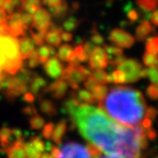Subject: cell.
Here are the masks:
<instances>
[{
    "instance_id": "1",
    "label": "cell",
    "mask_w": 158,
    "mask_h": 158,
    "mask_svg": "<svg viewBox=\"0 0 158 158\" xmlns=\"http://www.w3.org/2000/svg\"><path fill=\"white\" fill-rule=\"evenodd\" d=\"M68 114L80 135L106 156L118 158H142L147 148V132L130 127L109 117L101 108L79 104Z\"/></svg>"
},
{
    "instance_id": "2",
    "label": "cell",
    "mask_w": 158,
    "mask_h": 158,
    "mask_svg": "<svg viewBox=\"0 0 158 158\" xmlns=\"http://www.w3.org/2000/svg\"><path fill=\"white\" fill-rule=\"evenodd\" d=\"M98 106L116 122L130 127H142L148 139L156 138L148 106L140 90L127 86L113 87L98 102Z\"/></svg>"
},
{
    "instance_id": "3",
    "label": "cell",
    "mask_w": 158,
    "mask_h": 158,
    "mask_svg": "<svg viewBox=\"0 0 158 158\" xmlns=\"http://www.w3.org/2000/svg\"><path fill=\"white\" fill-rule=\"evenodd\" d=\"M90 74L91 69L90 68H86L82 65L76 67L68 65L63 69L61 78L65 80L70 88L77 90L79 89L80 85L85 82V79L90 77Z\"/></svg>"
},
{
    "instance_id": "4",
    "label": "cell",
    "mask_w": 158,
    "mask_h": 158,
    "mask_svg": "<svg viewBox=\"0 0 158 158\" xmlns=\"http://www.w3.org/2000/svg\"><path fill=\"white\" fill-rule=\"evenodd\" d=\"M57 158H91V156L87 147L76 141H69L60 148V156Z\"/></svg>"
},
{
    "instance_id": "5",
    "label": "cell",
    "mask_w": 158,
    "mask_h": 158,
    "mask_svg": "<svg viewBox=\"0 0 158 158\" xmlns=\"http://www.w3.org/2000/svg\"><path fill=\"white\" fill-rule=\"evenodd\" d=\"M117 69L125 74L127 83H136L141 78V69L142 66L135 59H127L118 64Z\"/></svg>"
},
{
    "instance_id": "6",
    "label": "cell",
    "mask_w": 158,
    "mask_h": 158,
    "mask_svg": "<svg viewBox=\"0 0 158 158\" xmlns=\"http://www.w3.org/2000/svg\"><path fill=\"white\" fill-rule=\"evenodd\" d=\"M108 40L113 44L121 48H130L135 42V39L132 34L121 28L113 29L109 34Z\"/></svg>"
},
{
    "instance_id": "7",
    "label": "cell",
    "mask_w": 158,
    "mask_h": 158,
    "mask_svg": "<svg viewBox=\"0 0 158 158\" xmlns=\"http://www.w3.org/2000/svg\"><path fill=\"white\" fill-rule=\"evenodd\" d=\"M89 68L93 70L105 69L108 66V56L104 48L99 46L95 47L89 56L88 61Z\"/></svg>"
},
{
    "instance_id": "8",
    "label": "cell",
    "mask_w": 158,
    "mask_h": 158,
    "mask_svg": "<svg viewBox=\"0 0 158 158\" xmlns=\"http://www.w3.org/2000/svg\"><path fill=\"white\" fill-rule=\"evenodd\" d=\"M51 14L45 8L40 7L38 11L33 14V25L39 33L45 34L51 26Z\"/></svg>"
},
{
    "instance_id": "9",
    "label": "cell",
    "mask_w": 158,
    "mask_h": 158,
    "mask_svg": "<svg viewBox=\"0 0 158 158\" xmlns=\"http://www.w3.org/2000/svg\"><path fill=\"white\" fill-rule=\"evenodd\" d=\"M6 24L9 27V35L12 37L24 36L26 30L23 28L21 24V12L15 11L8 14L6 17Z\"/></svg>"
},
{
    "instance_id": "10",
    "label": "cell",
    "mask_w": 158,
    "mask_h": 158,
    "mask_svg": "<svg viewBox=\"0 0 158 158\" xmlns=\"http://www.w3.org/2000/svg\"><path fill=\"white\" fill-rule=\"evenodd\" d=\"M64 66L56 56L50 57L44 63V70L46 74L53 79H59L62 77Z\"/></svg>"
},
{
    "instance_id": "11",
    "label": "cell",
    "mask_w": 158,
    "mask_h": 158,
    "mask_svg": "<svg viewBox=\"0 0 158 158\" xmlns=\"http://www.w3.org/2000/svg\"><path fill=\"white\" fill-rule=\"evenodd\" d=\"M69 85L65 80L62 78L56 79L52 82L48 87H46L44 92H49L52 97L56 99H62L66 96L68 92Z\"/></svg>"
},
{
    "instance_id": "12",
    "label": "cell",
    "mask_w": 158,
    "mask_h": 158,
    "mask_svg": "<svg viewBox=\"0 0 158 158\" xmlns=\"http://www.w3.org/2000/svg\"><path fill=\"white\" fill-rule=\"evenodd\" d=\"M62 27H59L55 26L54 23H51V26L49 29L44 34V40L52 47H59L61 45L62 39L60 35V31Z\"/></svg>"
},
{
    "instance_id": "13",
    "label": "cell",
    "mask_w": 158,
    "mask_h": 158,
    "mask_svg": "<svg viewBox=\"0 0 158 158\" xmlns=\"http://www.w3.org/2000/svg\"><path fill=\"white\" fill-rule=\"evenodd\" d=\"M18 42H19V56H20L23 61L27 60L28 56L30 55V53L35 49V45L34 44L31 38H29L27 36L20 37V39L18 40Z\"/></svg>"
},
{
    "instance_id": "14",
    "label": "cell",
    "mask_w": 158,
    "mask_h": 158,
    "mask_svg": "<svg viewBox=\"0 0 158 158\" xmlns=\"http://www.w3.org/2000/svg\"><path fill=\"white\" fill-rule=\"evenodd\" d=\"M24 143L25 142L23 139L14 141L6 150L8 158H27L24 147H23Z\"/></svg>"
},
{
    "instance_id": "15",
    "label": "cell",
    "mask_w": 158,
    "mask_h": 158,
    "mask_svg": "<svg viewBox=\"0 0 158 158\" xmlns=\"http://www.w3.org/2000/svg\"><path fill=\"white\" fill-rule=\"evenodd\" d=\"M153 32V27L148 20H142L136 27L135 33V39L137 41H144L148 35Z\"/></svg>"
},
{
    "instance_id": "16",
    "label": "cell",
    "mask_w": 158,
    "mask_h": 158,
    "mask_svg": "<svg viewBox=\"0 0 158 158\" xmlns=\"http://www.w3.org/2000/svg\"><path fill=\"white\" fill-rule=\"evenodd\" d=\"M67 129H68V121L65 119L60 120L59 122H57L56 125H55L51 139L56 144H58V145L62 144V138Z\"/></svg>"
},
{
    "instance_id": "17",
    "label": "cell",
    "mask_w": 158,
    "mask_h": 158,
    "mask_svg": "<svg viewBox=\"0 0 158 158\" xmlns=\"http://www.w3.org/2000/svg\"><path fill=\"white\" fill-rule=\"evenodd\" d=\"M71 96L78 102L79 104H85V105H93L96 103L95 98L92 93L86 89H78L71 92Z\"/></svg>"
},
{
    "instance_id": "18",
    "label": "cell",
    "mask_w": 158,
    "mask_h": 158,
    "mask_svg": "<svg viewBox=\"0 0 158 158\" xmlns=\"http://www.w3.org/2000/svg\"><path fill=\"white\" fill-rule=\"evenodd\" d=\"M28 87L30 92L33 93L34 96H37L40 95L41 92H44L47 87V82L43 77L35 74L34 77L30 81Z\"/></svg>"
},
{
    "instance_id": "19",
    "label": "cell",
    "mask_w": 158,
    "mask_h": 158,
    "mask_svg": "<svg viewBox=\"0 0 158 158\" xmlns=\"http://www.w3.org/2000/svg\"><path fill=\"white\" fill-rule=\"evenodd\" d=\"M15 141L16 139L11 134V128L7 127L0 128V146L4 150H6Z\"/></svg>"
},
{
    "instance_id": "20",
    "label": "cell",
    "mask_w": 158,
    "mask_h": 158,
    "mask_svg": "<svg viewBox=\"0 0 158 158\" xmlns=\"http://www.w3.org/2000/svg\"><path fill=\"white\" fill-rule=\"evenodd\" d=\"M39 56L40 62V64H44L50 57L56 56V51L55 49V47L49 45H41L37 50Z\"/></svg>"
},
{
    "instance_id": "21",
    "label": "cell",
    "mask_w": 158,
    "mask_h": 158,
    "mask_svg": "<svg viewBox=\"0 0 158 158\" xmlns=\"http://www.w3.org/2000/svg\"><path fill=\"white\" fill-rule=\"evenodd\" d=\"M39 106L40 111L42 113L49 116V117H53L57 113V108L55 102H53L48 98H42L40 100Z\"/></svg>"
},
{
    "instance_id": "22",
    "label": "cell",
    "mask_w": 158,
    "mask_h": 158,
    "mask_svg": "<svg viewBox=\"0 0 158 158\" xmlns=\"http://www.w3.org/2000/svg\"><path fill=\"white\" fill-rule=\"evenodd\" d=\"M41 7V0H22L20 9L29 14H34Z\"/></svg>"
},
{
    "instance_id": "23",
    "label": "cell",
    "mask_w": 158,
    "mask_h": 158,
    "mask_svg": "<svg viewBox=\"0 0 158 158\" xmlns=\"http://www.w3.org/2000/svg\"><path fill=\"white\" fill-rule=\"evenodd\" d=\"M69 5L66 1H62V3L55 7L49 8V13L51 16L56 19H62L64 18L69 13Z\"/></svg>"
},
{
    "instance_id": "24",
    "label": "cell",
    "mask_w": 158,
    "mask_h": 158,
    "mask_svg": "<svg viewBox=\"0 0 158 158\" xmlns=\"http://www.w3.org/2000/svg\"><path fill=\"white\" fill-rule=\"evenodd\" d=\"M74 48H72V46H70L69 44H63V45H60L58 52L56 53V57L63 62H68L70 56L73 53Z\"/></svg>"
},
{
    "instance_id": "25",
    "label": "cell",
    "mask_w": 158,
    "mask_h": 158,
    "mask_svg": "<svg viewBox=\"0 0 158 158\" xmlns=\"http://www.w3.org/2000/svg\"><path fill=\"white\" fill-rule=\"evenodd\" d=\"M80 26V20L78 19L73 16H69V17L66 18L62 25V29L64 31H67L69 33H72L74 31H76L78 28Z\"/></svg>"
},
{
    "instance_id": "26",
    "label": "cell",
    "mask_w": 158,
    "mask_h": 158,
    "mask_svg": "<svg viewBox=\"0 0 158 158\" xmlns=\"http://www.w3.org/2000/svg\"><path fill=\"white\" fill-rule=\"evenodd\" d=\"M142 61L146 67L158 69V55H155L146 51L145 54L143 55Z\"/></svg>"
},
{
    "instance_id": "27",
    "label": "cell",
    "mask_w": 158,
    "mask_h": 158,
    "mask_svg": "<svg viewBox=\"0 0 158 158\" xmlns=\"http://www.w3.org/2000/svg\"><path fill=\"white\" fill-rule=\"evenodd\" d=\"M137 6L145 11H152L158 7V0H136Z\"/></svg>"
},
{
    "instance_id": "28",
    "label": "cell",
    "mask_w": 158,
    "mask_h": 158,
    "mask_svg": "<svg viewBox=\"0 0 158 158\" xmlns=\"http://www.w3.org/2000/svg\"><path fill=\"white\" fill-rule=\"evenodd\" d=\"M104 49L106 52L108 56V62L110 60H112L114 57L119 56H122L124 51L121 48L117 47V46H113V45H108V44H105L104 45Z\"/></svg>"
},
{
    "instance_id": "29",
    "label": "cell",
    "mask_w": 158,
    "mask_h": 158,
    "mask_svg": "<svg viewBox=\"0 0 158 158\" xmlns=\"http://www.w3.org/2000/svg\"><path fill=\"white\" fill-rule=\"evenodd\" d=\"M29 124L31 128L34 130H41L43 128V127L45 126L46 121L45 118L41 117L38 113L35 114L34 116L30 117L29 118Z\"/></svg>"
},
{
    "instance_id": "30",
    "label": "cell",
    "mask_w": 158,
    "mask_h": 158,
    "mask_svg": "<svg viewBox=\"0 0 158 158\" xmlns=\"http://www.w3.org/2000/svg\"><path fill=\"white\" fill-rule=\"evenodd\" d=\"M108 88L107 86L106 85H98L92 90V91H90L92 93V95L95 98V101L96 102H100L105 98V96L106 95L107 93Z\"/></svg>"
},
{
    "instance_id": "31",
    "label": "cell",
    "mask_w": 158,
    "mask_h": 158,
    "mask_svg": "<svg viewBox=\"0 0 158 158\" xmlns=\"http://www.w3.org/2000/svg\"><path fill=\"white\" fill-rule=\"evenodd\" d=\"M145 48L147 52L158 55V36H154L146 39Z\"/></svg>"
},
{
    "instance_id": "32",
    "label": "cell",
    "mask_w": 158,
    "mask_h": 158,
    "mask_svg": "<svg viewBox=\"0 0 158 158\" xmlns=\"http://www.w3.org/2000/svg\"><path fill=\"white\" fill-rule=\"evenodd\" d=\"M106 75L107 73L104 69H97L91 72L90 77L96 81L98 85H106Z\"/></svg>"
},
{
    "instance_id": "33",
    "label": "cell",
    "mask_w": 158,
    "mask_h": 158,
    "mask_svg": "<svg viewBox=\"0 0 158 158\" xmlns=\"http://www.w3.org/2000/svg\"><path fill=\"white\" fill-rule=\"evenodd\" d=\"M24 150L26 153L27 158H40V153L32 145V143L29 142H26L24 143Z\"/></svg>"
},
{
    "instance_id": "34",
    "label": "cell",
    "mask_w": 158,
    "mask_h": 158,
    "mask_svg": "<svg viewBox=\"0 0 158 158\" xmlns=\"http://www.w3.org/2000/svg\"><path fill=\"white\" fill-rule=\"evenodd\" d=\"M11 77L12 76L2 70V75L0 77V91H6V90H8L10 88Z\"/></svg>"
},
{
    "instance_id": "35",
    "label": "cell",
    "mask_w": 158,
    "mask_h": 158,
    "mask_svg": "<svg viewBox=\"0 0 158 158\" xmlns=\"http://www.w3.org/2000/svg\"><path fill=\"white\" fill-rule=\"evenodd\" d=\"M27 60V65L28 68L30 69L37 68L40 64L39 56H38V53H37V50H36V49H34V50H33L30 53V55L28 56Z\"/></svg>"
},
{
    "instance_id": "36",
    "label": "cell",
    "mask_w": 158,
    "mask_h": 158,
    "mask_svg": "<svg viewBox=\"0 0 158 158\" xmlns=\"http://www.w3.org/2000/svg\"><path fill=\"white\" fill-rule=\"evenodd\" d=\"M91 43H93L94 45L100 46L104 44L105 42V39L102 36L101 34L98 33V31L96 29V27L94 26L93 28L91 30V36H90V40Z\"/></svg>"
},
{
    "instance_id": "37",
    "label": "cell",
    "mask_w": 158,
    "mask_h": 158,
    "mask_svg": "<svg viewBox=\"0 0 158 158\" xmlns=\"http://www.w3.org/2000/svg\"><path fill=\"white\" fill-rule=\"evenodd\" d=\"M112 76H113V84L115 85H122V84H127L126 82V77L125 74L119 70V69H115L113 72H112Z\"/></svg>"
},
{
    "instance_id": "38",
    "label": "cell",
    "mask_w": 158,
    "mask_h": 158,
    "mask_svg": "<svg viewBox=\"0 0 158 158\" xmlns=\"http://www.w3.org/2000/svg\"><path fill=\"white\" fill-rule=\"evenodd\" d=\"M21 24H22L23 28L26 31L30 29L33 25V15L29 14L27 12L21 13Z\"/></svg>"
},
{
    "instance_id": "39",
    "label": "cell",
    "mask_w": 158,
    "mask_h": 158,
    "mask_svg": "<svg viewBox=\"0 0 158 158\" xmlns=\"http://www.w3.org/2000/svg\"><path fill=\"white\" fill-rule=\"evenodd\" d=\"M30 142L32 143V145L34 146L40 154L45 151V143L43 142V141L38 137V136H34L31 138V141Z\"/></svg>"
},
{
    "instance_id": "40",
    "label": "cell",
    "mask_w": 158,
    "mask_h": 158,
    "mask_svg": "<svg viewBox=\"0 0 158 158\" xmlns=\"http://www.w3.org/2000/svg\"><path fill=\"white\" fill-rule=\"evenodd\" d=\"M30 35H31V40H33L34 44L35 46H41L44 44V34L40 33H35L34 31L30 30Z\"/></svg>"
},
{
    "instance_id": "41",
    "label": "cell",
    "mask_w": 158,
    "mask_h": 158,
    "mask_svg": "<svg viewBox=\"0 0 158 158\" xmlns=\"http://www.w3.org/2000/svg\"><path fill=\"white\" fill-rule=\"evenodd\" d=\"M146 93L150 99H153V100L158 99V86L153 84L149 85L147 87Z\"/></svg>"
},
{
    "instance_id": "42",
    "label": "cell",
    "mask_w": 158,
    "mask_h": 158,
    "mask_svg": "<svg viewBox=\"0 0 158 158\" xmlns=\"http://www.w3.org/2000/svg\"><path fill=\"white\" fill-rule=\"evenodd\" d=\"M74 53L78 57V59L81 61V62H85L88 61V56L85 55L83 46L77 45L74 48Z\"/></svg>"
},
{
    "instance_id": "43",
    "label": "cell",
    "mask_w": 158,
    "mask_h": 158,
    "mask_svg": "<svg viewBox=\"0 0 158 158\" xmlns=\"http://www.w3.org/2000/svg\"><path fill=\"white\" fill-rule=\"evenodd\" d=\"M55 125L53 122H49L48 124H45V126L42 128V136L46 139H51V136L53 134V130H54Z\"/></svg>"
},
{
    "instance_id": "44",
    "label": "cell",
    "mask_w": 158,
    "mask_h": 158,
    "mask_svg": "<svg viewBox=\"0 0 158 158\" xmlns=\"http://www.w3.org/2000/svg\"><path fill=\"white\" fill-rule=\"evenodd\" d=\"M148 77L150 80L151 84L158 86V69L157 68H149Z\"/></svg>"
},
{
    "instance_id": "45",
    "label": "cell",
    "mask_w": 158,
    "mask_h": 158,
    "mask_svg": "<svg viewBox=\"0 0 158 158\" xmlns=\"http://www.w3.org/2000/svg\"><path fill=\"white\" fill-rule=\"evenodd\" d=\"M127 15L131 23H135L140 18V13L135 9H127Z\"/></svg>"
},
{
    "instance_id": "46",
    "label": "cell",
    "mask_w": 158,
    "mask_h": 158,
    "mask_svg": "<svg viewBox=\"0 0 158 158\" xmlns=\"http://www.w3.org/2000/svg\"><path fill=\"white\" fill-rule=\"evenodd\" d=\"M84 85H85V87L86 90H88L89 91H92V90H93L98 84L96 81L90 76V77H88L87 78L85 79V81L84 82Z\"/></svg>"
},
{
    "instance_id": "47",
    "label": "cell",
    "mask_w": 158,
    "mask_h": 158,
    "mask_svg": "<svg viewBox=\"0 0 158 158\" xmlns=\"http://www.w3.org/2000/svg\"><path fill=\"white\" fill-rule=\"evenodd\" d=\"M15 8L16 7H15L14 4L12 3L11 0H6L4 6H3V9L6 12V14H11L12 12H14Z\"/></svg>"
},
{
    "instance_id": "48",
    "label": "cell",
    "mask_w": 158,
    "mask_h": 158,
    "mask_svg": "<svg viewBox=\"0 0 158 158\" xmlns=\"http://www.w3.org/2000/svg\"><path fill=\"white\" fill-rule=\"evenodd\" d=\"M22 113L25 114V115H27V116H30V117H32V116H34L35 114H37V110H36V108L34 107V106H25V107L22 109Z\"/></svg>"
},
{
    "instance_id": "49",
    "label": "cell",
    "mask_w": 158,
    "mask_h": 158,
    "mask_svg": "<svg viewBox=\"0 0 158 158\" xmlns=\"http://www.w3.org/2000/svg\"><path fill=\"white\" fill-rule=\"evenodd\" d=\"M60 35H61V39L65 42H69V41H72L73 40V34L72 33H69L67 31H64L61 29L60 31Z\"/></svg>"
},
{
    "instance_id": "50",
    "label": "cell",
    "mask_w": 158,
    "mask_h": 158,
    "mask_svg": "<svg viewBox=\"0 0 158 158\" xmlns=\"http://www.w3.org/2000/svg\"><path fill=\"white\" fill-rule=\"evenodd\" d=\"M94 48H95V46H94L93 43H91L90 41H85V43H84L83 48H84L85 55L88 56V58H89V56H90V54L91 53V51L93 50Z\"/></svg>"
},
{
    "instance_id": "51",
    "label": "cell",
    "mask_w": 158,
    "mask_h": 158,
    "mask_svg": "<svg viewBox=\"0 0 158 158\" xmlns=\"http://www.w3.org/2000/svg\"><path fill=\"white\" fill-rule=\"evenodd\" d=\"M62 0H41V4L44 6H48L49 8L60 5Z\"/></svg>"
},
{
    "instance_id": "52",
    "label": "cell",
    "mask_w": 158,
    "mask_h": 158,
    "mask_svg": "<svg viewBox=\"0 0 158 158\" xmlns=\"http://www.w3.org/2000/svg\"><path fill=\"white\" fill-rule=\"evenodd\" d=\"M6 62V56H5V52L3 49V46H2V41H1V35H0V71L3 70V66Z\"/></svg>"
},
{
    "instance_id": "53",
    "label": "cell",
    "mask_w": 158,
    "mask_h": 158,
    "mask_svg": "<svg viewBox=\"0 0 158 158\" xmlns=\"http://www.w3.org/2000/svg\"><path fill=\"white\" fill-rule=\"evenodd\" d=\"M23 99L26 102H28V103H33L35 100V96H34L33 93L31 92H26L25 94H23Z\"/></svg>"
},
{
    "instance_id": "54",
    "label": "cell",
    "mask_w": 158,
    "mask_h": 158,
    "mask_svg": "<svg viewBox=\"0 0 158 158\" xmlns=\"http://www.w3.org/2000/svg\"><path fill=\"white\" fill-rule=\"evenodd\" d=\"M151 23L155 27H158V10H155L150 16Z\"/></svg>"
},
{
    "instance_id": "55",
    "label": "cell",
    "mask_w": 158,
    "mask_h": 158,
    "mask_svg": "<svg viewBox=\"0 0 158 158\" xmlns=\"http://www.w3.org/2000/svg\"><path fill=\"white\" fill-rule=\"evenodd\" d=\"M6 17H7V14L6 11H4L3 8H0V24L6 22Z\"/></svg>"
},
{
    "instance_id": "56",
    "label": "cell",
    "mask_w": 158,
    "mask_h": 158,
    "mask_svg": "<svg viewBox=\"0 0 158 158\" xmlns=\"http://www.w3.org/2000/svg\"><path fill=\"white\" fill-rule=\"evenodd\" d=\"M148 69L142 68L141 69V78H145L148 77Z\"/></svg>"
},
{
    "instance_id": "57",
    "label": "cell",
    "mask_w": 158,
    "mask_h": 158,
    "mask_svg": "<svg viewBox=\"0 0 158 158\" xmlns=\"http://www.w3.org/2000/svg\"><path fill=\"white\" fill-rule=\"evenodd\" d=\"M79 7H80V5H79V3L78 2H73L72 4H71V10L72 11H77L79 9Z\"/></svg>"
},
{
    "instance_id": "58",
    "label": "cell",
    "mask_w": 158,
    "mask_h": 158,
    "mask_svg": "<svg viewBox=\"0 0 158 158\" xmlns=\"http://www.w3.org/2000/svg\"><path fill=\"white\" fill-rule=\"evenodd\" d=\"M40 158H53V157H52L51 154H49V153H42V154L40 155Z\"/></svg>"
},
{
    "instance_id": "59",
    "label": "cell",
    "mask_w": 158,
    "mask_h": 158,
    "mask_svg": "<svg viewBox=\"0 0 158 158\" xmlns=\"http://www.w3.org/2000/svg\"><path fill=\"white\" fill-rule=\"evenodd\" d=\"M98 158H118V157H115V156H100Z\"/></svg>"
},
{
    "instance_id": "60",
    "label": "cell",
    "mask_w": 158,
    "mask_h": 158,
    "mask_svg": "<svg viewBox=\"0 0 158 158\" xmlns=\"http://www.w3.org/2000/svg\"><path fill=\"white\" fill-rule=\"evenodd\" d=\"M5 2H6V0H0V8H3Z\"/></svg>"
},
{
    "instance_id": "61",
    "label": "cell",
    "mask_w": 158,
    "mask_h": 158,
    "mask_svg": "<svg viewBox=\"0 0 158 158\" xmlns=\"http://www.w3.org/2000/svg\"><path fill=\"white\" fill-rule=\"evenodd\" d=\"M155 158H158V156H156V157H155Z\"/></svg>"
}]
</instances>
